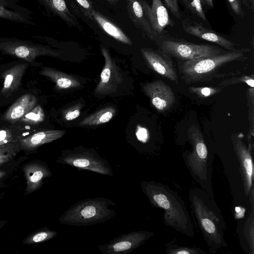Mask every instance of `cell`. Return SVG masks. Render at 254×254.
Segmentation results:
<instances>
[{
  "label": "cell",
  "instance_id": "1",
  "mask_svg": "<svg viewBox=\"0 0 254 254\" xmlns=\"http://www.w3.org/2000/svg\"><path fill=\"white\" fill-rule=\"evenodd\" d=\"M189 199L193 219L209 252L215 254L226 247L224 235L227 225L214 197L201 188L194 187L189 191Z\"/></svg>",
  "mask_w": 254,
  "mask_h": 254
},
{
  "label": "cell",
  "instance_id": "2",
  "mask_svg": "<svg viewBox=\"0 0 254 254\" xmlns=\"http://www.w3.org/2000/svg\"><path fill=\"white\" fill-rule=\"evenodd\" d=\"M142 191L150 203L164 211L163 222L190 237L194 235L193 225L185 202L174 190L162 183L142 181Z\"/></svg>",
  "mask_w": 254,
  "mask_h": 254
},
{
  "label": "cell",
  "instance_id": "3",
  "mask_svg": "<svg viewBox=\"0 0 254 254\" xmlns=\"http://www.w3.org/2000/svg\"><path fill=\"white\" fill-rule=\"evenodd\" d=\"M188 137L192 149L183 155L186 166L192 179L210 196L214 197L212 183L214 153L209 148L198 127L194 124L190 126Z\"/></svg>",
  "mask_w": 254,
  "mask_h": 254
},
{
  "label": "cell",
  "instance_id": "4",
  "mask_svg": "<svg viewBox=\"0 0 254 254\" xmlns=\"http://www.w3.org/2000/svg\"><path fill=\"white\" fill-rule=\"evenodd\" d=\"M114 201L103 197L81 200L67 209L59 218L64 225L75 226L94 225L109 220L117 214L111 208Z\"/></svg>",
  "mask_w": 254,
  "mask_h": 254
},
{
  "label": "cell",
  "instance_id": "5",
  "mask_svg": "<svg viewBox=\"0 0 254 254\" xmlns=\"http://www.w3.org/2000/svg\"><path fill=\"white\" fill-rule=\"evenodd\" d=\"M249 51V49H240L227 51L212 56L184 61L179 65L181 77L186 83L205 81L225 64L243 60L244 53Z\"/></svg>",
  "mask_w": 254,
  "mask_h": 254
},
{
  "label": "cell",
  "instance_id": "6",
  "mask_svg": "<svg viewBox=\"0 0 254 254\" xmlns=\"http://www.w3.org/2000/svg\"><path fill=\"white\" fill-rule=\"evenodd\" d=\"M57 162L100 174L113 176L111 166L106 159L101 158L93 149L76 148L62 152Z\"/></svg>",
  "mask_w": 254,
  "mask_h": 254
},
{
  "label": "cell",
  "instance_id": "7",
  "mask_svg": "<svg viewBox=\"0 0 254 254\" xmlns=\"http://www.w3.org/2000/svg\"><path fill=\"white\" fill-rule=\"evenodd\" d=\"M158 41L160 50L169 56L183 61L198 59L227 52L210 45L196 44L172 39H160Z\"/></svg>",
  "mask_w": 254,
  "mask_h": 254
},
{
  "label": "cell",
  "instance_id": "8",
  "mask_svg": "<svg viewBox=\"0 0 254 254\" xmlns=\"http://www.w3.org/2000/svg\"><path fill=\"white\" fill-rule=\"evenodd\" d=\"M231 140L238 161L239 172L242 181L244 194L250 198L251 208H254V165L253 149L247 146L236 134L231 135Z\"/></svg>",
  "mask_w": 254,
  "mask_h": 254
},
{
  "label": "cell",
  "instance_id": "9",
  "mask_svg": "<svg viewBox=\"0 0 254 254\" xmlns=\"http://www.w3.org/2000/svg\"><path fill=\"white\" fill-rule=\"evenodd\" d=\"M154 235L151 231H132L114 238L98 248L102 254H130Z\"/></svg>",
  "mask_w": 254,
  "mask_h": 254
},
{
  "label": "cell",
  "instance_id": "10",
  "mask_svg": "<svg viewBox=\"0 0 254 254\" xmlns=\"http://www.w3.org/2000/svg\"><path fill=\"white\" fill-rule=\"evenodd\" d=\"M101 53L105 60V64L95 92L98 95L106 96L116 92L123 81V77L120 67L109 51L102 47Z\"/></svg>",
  "mask_w": 254,
  "mask_h": 254
},
{
  "label": "cell",
  "instance_id": "11",
  "mask_svg": "<svg viewBox=\"0 0 254 254\" xmlns=\"http://www.w3.org/2000/svg\"><path fill=\"white\" fill-rule=\"evenodd\" d=\"M0 50L28 62H33L41 56L58 57V51L43 46L23 41H7L0 43Z\"/></svg>",
  "mask_w": 254,
  "mask_h": 254
},
{
  "label": "cell",
  "instance_id": "12",
  "mask_svg": "<svg viewBox=\"0 0 254 254\" xmlns=\"http://www.w3.org/2000/svg\"><path fill=\"white\" fill-rule=\"evenodd\" d=\"M140 4L156 40H158L163 37L165 29L173 26L174 23L161 0H152L151 6L144 1Z\"/></svg>",
  "mask_w": 254,
  "mask_h": 254
},
{
  "label": "cell",
  "instance_id": "13",
  "mask_svg": "<svg viewBox=\"0 0 254 254\" xmlns=\"http://www.w3.org/2000/svg\"><path fill=\"white\" fill-rule=\"evenodd\" d=\"M144 93L159 112L168 110L175 102V96L171 88L161 80L153 81L143 86Z\"/></svg>",
  "mask_w": 254,
  "mask_h": 254
},
{
  "label": "cell",
  "instance_id": "14",
  "mask_svg": "<svg viewBox=\"0 0 254 254\" xmlns=\"http://www.w3.org/2000/svg\"><path fill=\"white\" fill-rule=\"evenodd\" d=\"M142 55L148 66L157 73L178 84V76L170 56L161 50L148 48L141 49Z\"/></svg>",
  "mask_w": 254,
  "mask_h": 254
},
{
  "label": "cell",
  "instance_id": "15",
  "mask_svg": "<svg viewBox=\"0 0 254 254\" xmlns=\"http://www.w3.org/2000/svg\"><path fill=\"white\" fill-rule=\"evenodd\" d=\"M22 171L26 182L25 195L29 194L42 186L43 180L52 176L49 167L40 161L29 162L22 167Z\"/></svg>",
  "mask_w": 254,
  "mask_h": 254
},
{
  "label": "cell",
  "instance_id": "16",
  "mask_svg": "<svg viewBox=\"0 0 254 254\" xmlns=\"http://www.w3.org/2000/svg\"><path fill=\"white\" fill-rule=\"evenodd\" d=\"M184 31L191 35L201 39L215 43L228 51H236L235 44L214 31L208 29L194 22L184 20L182 24Z\"/></svg>",
  "mask_w": 254,
  "mask_h": 254
},
{
  "label": "cell",
  "instance_id": "17",
  "mask_svg": "<svg viewBox=\"0 0 254 254\" xmlns=\"http://www.w3.org/2000/svg\"><path fill=\"white\" fill-rule=\"evenodd\" d=\"M236 232L242 249L247 254H254V209L248 215L240 220Z\"/></svg>",
  "mask_w": 254,
  "mask_h": 254
},
{
  "label": "cell",
  "instance_id": "18",
  "mask_svg": "<svg viewBox=\"0 0 254 254\" xmlns=\"http://www.w3.org/2000/svg\"><path fill=\"white\" fill-rule=\"evenodd\" d=\"M66 133L64 130H45L38 131L19 139L21 148L32 151L40 146L61 138Z\"/></svg>",
  "mask_w": 254,
  "mask_h": 254
},
{
  "label": "cell",
  "instance_id": "19",
  "mask_svg": "<svg viewBox=\"0 0 254 254\" xmlns=\"http://www.w3.org/2000/svg\"><path fill=\"white\" fill-rule=\"evenodd\" d=\"M37 102L35 96L30 94H24L7 109L3 118L7 122L14 123L36 106Z\"/></svg>",
  "mask_w": 254,
  "mask_h": 254
},
{
  "label": "cell",
  "instance_id": "20",
  "mask_svg": "<svg viewBox=\"0 0 254 254\" xmlns=\"http://www.w3.org/2000/svg\"><path fill=\"white\" fill-rule=\"evenodd\" d=\"M27 64H19L10 67L3 73L4 78L0 93L8 96L19 87L22 77L26 70Z\"/></svg>",
  "mask_w": 254,
  "mask_h": 254
},
{
  "label": "cell",
  "instance_id": "21",
  "mask_svg": "<svg viewBox=\"0 0 254 254\" xmlns=\"http://www.w3.org/2000/svg\"><path fill=\"white\" fill-rule=\"evenodd\" d=\"M129 16L134 24L140 29L149 39L156 40L155 36L137 0H127Z\"/></svg>",
  "mask_w": 254,
  "mask_h": 254
},
{
  "label": "cell",
  "instance_id": "22",
  "mask_svg": "<svg viewBox=\"0 0 254 254\" xmlns=\"http://www.w3.org/2000/svg\"><path fill=\"white\" fill-rule=\"evenodd\" d=\"M39 73L51 79L59 89L74 88L80 86L77 79L54 68L43 67Z\"/></svg>",
  "mask_w": 254,
  "mask_h": 254
},
{
  "label": "cell",
  "instance_id": "23",
  "mask_svg": "<svg viewBox=\"0 0 254 254\" xmlns=\"http://www.w3.org/2000/svg\"><path fill=\"white\" fill-rule=\"evenodd\" d=\"M92 16L102 29L117 40L127 45H132L130 39L123 31L98 11L93 10Z\"/></svg>",
  "mask_w": 254,
  "mask_h": 254
},
{
  "label": "cell",
  "instance_id": "24",
  "mask_svg": "<svg viewBox=\"0 0 254 254\" xmlns=\"http://www.w3.org/2000/svg\"><path fill=\"white\" fill-rule=\"evenodd\" d=\"M115 113L116 109L114 107H105L84 118L79 123V126H92L107 123L113 118Z\"/></svg>",
  "mask_w": 254,
  "mask_h": 254
},
{
  "label": "cell",
  "instance_id": "25",
  "mask_svg": "<svg viewBox=\"0 0 254 254\" xmlns=\"http://www.w3.org/2000/svg\"><path fill=\"white\" fill-rule=\"evenodd\" d=\"M45 3L55 13L65 21L69 25H78L76 19L68 9L64 0H43Z\"/></svg>",
  "mask_w": 254,
  "mask_h": 254
},
{
  "label": "cell",
  "instance_id": "26",
  "mask_svg": "<svg viewBox=\"0 0 254 254\" xmlns=\"http://www.w3.org/2000/svg\"><path fill=\"white\" fill-rule=\"evenodd\" d=\"M58 235L57 231L45 227L25 237L22 243L26 245H33L48 241Z\"/></svg>",
  "mask_w": 254,
  "mask_h": 254
},
{
  "label": "cell",
  "instance_id": "27",
  "mask_svg": "<svg viewBox=\"0 0 254 254\" xmlns=\"http://www.w3.org/2000/svg\"><path fill=\"white\" fill-rule=\"evenodd\" d=\"M21 147L19 140L0 146V166L9 161L19 152Z\"/></svg>",
  "mask_w": 254,
  "mask_h": 254
},
{
  "label": "cell",
  "instance_id": "28",
  "mask_svg": "<svg viewBox=\"0 0 254 254\" xmlns=\"http://www.w3.org/2000/svg\"><path fill=\"white\" fill-rule=\"evenodd\" d=\"M167 254H205V252L199 248L182 246L174 242L165 244Z\"/></svg>",
  "mask_w": 254,
  "mask_h": 254
},
{
  "label": "cell",
  "instance_id": "29",
  "mask_svg": "<svg viewBox=\"0 0 254 254\" xmlns=\"http://www.w3.org/2000/svg\"><path fill=\"white\" fill-rule=\"evenodd\" d=\"M45 119L44 112L40 105L35 106L21 119V122L25 124L36 125L43 122Z\"/></svg>",
  "mask_w": 254,
  "mask_h": 254
},
{
  "label": "cell",
  "instance_id": "30",
  "mask_svg": "<svg viewBox=\"0 0 254 254\" xmlns=\"http://www.w3.org/2000/svg\"><path fill=\"white\" fill-rule=\"evenodd\" d=\"M187 7L205 21H207L200 0H183Z\"/></svg>",
  "mask_w": 254,
  "mask_h": 254
},
{
  "label": "cell",
  "instance_id": "31",
  "mask_svg": "<svg viewBox=\"0 0 254 254\" xmlns=\"http://www.w3.org/2000/svg\"><path fill=\"white\" fill-rule=\"evenodd\" d=\"M190 91L197 95L199 97H207L217 94L221 90L220 88L213 87H194L189 88Z\"/></svg>",
  "mask_w": 254,
  "mask_h": 254
},
{
  "label": "cell",
  "instance_id": "32",
  "mask_svg": "<svg viewBox=\"0 0 254 254\" xmlns=\"http://www.w3.org/2000/svg\"><path fill=\"white\" fill-rule=\"evenodd\" d=\"M0 17L17 22H25V18L20 14L6 9L0 2Z\"/></svg>",
  "mask_w": 254,
  "mask_h": 254
},
{
  "label": "cell",
  "instance_id": "33",
  "mask_svg": "<svg viewBox=\"0 0 254 254\" xmlns=\"http://www.w3.org/2000/svg\"><path fill=\"white\" fill-rule=\"evenodd\" d=\"M254 76H243L239 77H234L231 79L223 81L219 84L220 86H227L239 83L244 82L247 83L251 87H254Z\"/></svg>",
  "mask_w": 254,
  "mask_h": 254
},
{
  "label": "cell",
  "instance_id": "34",
  "mask_svg": "<svg viewBox=\"0 0 254 254\" xmlns=\"http://www.w3.org/2000/svg\"><path fill=\"white\" fill-rule=\"evenodd\" d=\"M15 140L11 132L7 128L0 130V146Z\"/></svg>",
  "mask_w": 254,
  "mask_h": 254
},
{
  "label": "cell",
  "instance_id": "35",
  "mask_svg": "<svg viewBox=\"0 0 254 254\" xmlns=\"http://www.w3.org/2000/svg\"><path fill=\"white\" fill-rule=\"evenodd\" d=\"M166 5L178 19L181 18L178 0H164Z\"/></svg>",
  "mask_w": 254,
  "mask_h": 254
},
{
  "label": "cell",
  "instance_id": "36",
  "mask_svg": "<svg viewBox=\"0 0 254 254\" xmlns=\"http://www.w3.org/2000/svg\"><path fill=\"white\" fill-rule=\"evenodd\" d=\"M135 135L138 140L142 142L145 143L148 140V132L147 130L140 126L138 125L136 127Z\"/></svg>",
  "mask_w": 254,
  "mask_h": 254
},
{
  "label": "cell",
  "instance_id": "37",
  "mask_svg": "<svg viewBox=\"0 0 254 254\" xmlns=\"http://www.w3.org/2000/svg\"><path fill=\"white\" fill-rule=\"evenodd\" d=\"M233 11L238 16L243 17L244 13L240 0H228Z\"/></svg>",
  "mask_w": 254,
  "mask_h": 254
},
{
  "label": "cell",
  "instance_id": "38",
  "mask_svg": "<svg viewBox=\"0 0 254 254\" xmlns=\"http://www.w3.org/2000/svg\"><path fill=\"white\" fill-rule=\"evenodd\" d=\"M80 114V108L78 106L68 110L64 115L66 121H72L78 118Z\"/></svg>",
  "mask_w": 254,
  "mask_h": 254
},
{
  "label": "cell",
  "instance_id": "39",
  "mask_svg": "<svg viewBox=\"0 0 254 254\" xmlns=\"http://www.w3.org/2000/svg\"><path fill=\"white\" fill-rule=\"evenodd\" d=\"M76 1L86 10L87 15L91 18L92 16L93 9L90 1L88 0H76Z\"/></svg>",
  "mask_w": 254,
  "mask_h": 254
},
{
  "label": "cell",
  "instance_id": "40",
  "mask_svg": "<svg viewBox=\"0 0 254 254\" xmlns=\"http://www.w3.org/2000/svg\"><path fill=\"white\" fill-rule=\"evenodd\" d=\"M244 4L253 11L254 10V0H242Z\"/></svg>",
  "mask_w": 254,
  "mask_h": 254
},
{
  "label": "cell",
  "instance_id": "41",
  "mask_svg": "<svg viewBox=\"0 0 254 254\" xmlns=\"http://www.w3.org/2000/svg\"><path fill=\"white\" fill-rule=\"evenodd\" d=\"M202 4L207 5L211 8L213 7V0H200Z\"/></svg>",
  "mask_w": 254,
  "mask_h": 254
},
{
  "label": "cell",
  "instance_id": "42",
  "mask_svg": "<svg viewBox=\"0 0 254 254\" xmlns=\"http://www.w3.org/2000/svg\"><path fill=\"white\" fill-rule=\"evenodd\" d=\"M5 223V220H0V230L2 228Z\"/></svg>",
  "mask_w": 254,
  "mask_h": 254
},
{
  "label": "cell",
  "instance_id": "43",
  "mask_svg": "<svg viewBox=\"0 0 254 254\" xmlns=\"http://www.w3.org/2000/svg\"><path fill=\"white\" fill-rule=\"evenodd\" d=\"M6 174V173L2 171H0V179L2 178Z\"/></svg>",
  "mask_w": 254,
  "mask_h": 254
},
{
  "label": "cell",
  "instance_id": "44",
  "mask_svg": "<svg viewBox=\"0 0 254 254\" xmlns=\"http://www.w3.org/2000/svg\"><path fill=\"white\" fill-rule=\"evenodd\" d=\"M108 0V1H111V2H114V1H117V0Z\"/></svg>",
  "mask_w": 254,
  "mask_h": 254
}]
</instances>
